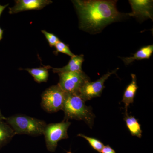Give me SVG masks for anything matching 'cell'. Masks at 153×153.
Listing matches in <instances>:
<instances>
[{"label": "cell", "mask_w": 153, "mask_h": 153, "mask_svg": "<svg viewBox=\"0 0 153 153\" xmlns=\"http://www.w3.org/2000/svg\"><path fill=\"white\" fill-rule=\"evenodd\" d=\"M4 120L0 119V146L6 144L16 134L10 126Z\"/></svg>", "instance_id": "obj_14"}, {"label": "cell", "mask_w": 153, "mask_h": 153, "mask_svg": "<svg viewBox=\"0 0 153 153\" xmlns=\"http://www.w3.org/2000/svg\"><path fill=\"white\" fill-rule=\"evenodd\" d=\"M3 30L0 27V41L3 38Z\"/></svg>", "instance_id": "obj_21"}, {"label": "cell", "mask_w": 153, "mask_h": 153, "mask_svg": "<svg viewBox=\"0 0 153 153\" xmlns=\"http://www.w3.org/2000/svg\"><path fill=\"white\" fill-rule=\"evenodd\" d=\"M59 82L58 85L67 93L78 94L80 88L90 78L83 72L72 71L58 74Z\"/></svg>", "instance_id": "obj_6"}, {"label": "cell", "mask_w": 153, "mask_h": 153, "mask_svg": "<svg viewBox=\"0 0 153 153\" xmlns=\"http://www.w3.org/2000/svg\"><path fill=\"white\" fill-rule=\"evenodd\" d=\"M68 153H71V152H68Z\"/></svg>", "instance_id": "obj_23"}, {"label": "cell", "mask_w": 153, "mask_h": 153, "mask_svg": "<svg viewBox=\"0 0 153 153\" xmlns=\"http://www.w3.org/2000/svg\"><path fill=\"white\" fill-rule=\"evenodd\" d=\"M119 68L107 72L94 82L86 81L79 89L78 95L84 101H88L95 97H99L105 88L104 83L111 75L116 72Z\"/></svg>", "instance_id": "obj_7"}, {"label": "cell", "mask_w": 153, "mask_h": 153, "mask_svg": "<svg viewBox=\"0 0 153 153\" xmlns=\"http://www.w3.org/2000/svg\"><path fill=\"white\" fill-rule=\"evenodd\" d=\"M85 102L78 94L66 93V96L63 109L65 120L74 119L82 120L92 128L95 115L92 108L85 104Z\"/></svg>", "instance_id": "obj_2"}, {"label": "cell", "mask_w": 153, "mask_h": 153, "mask_svg": "<svg viewBox=\"0 0 153 153\" xmlns=\"http://www.w3.org/2000/svg\"><path fill=\"white\" fill-rule=\"evenodd\" d=\"M117 1L75 0L72 1L79 18V27L92 34L100 33L108 25L128 16L120 13Z\"/></svg>", "instance_id": "obj_1"}, {"label": "cell", "mask_w": 153, "mask_h": 153, "mask_svg": "<svg viewBox=\"0 0 153 153\" xmlns=\"http://www.w3.org/2000/svg\"><path fill=\"white\" fill-rule=\"evenodd\" d=\"M132 9L129 16L134 17L140 20L151 19L153 20V1L151 0H130Z\"/></svg>", "instance_id": "obj_8"}, {"label": "cell", "mask_w": 153, "mask_h": 153, "mask_svg": "<svg viewBox=\"0 0 153 153\" xmlns=\"http://www.w3.org/2000/svg\"><path fill=\"white\" fill-rule=\"evenodd\" d=\"M56 51L54 52L55 54L60 52V53H63L70 56L71 57H73L75 56L72 52H71L69 47L67 46L65 43L61 41H59L56 45L55 46Z\"/></svg>", "instance_id": "obj_17"}, {"label": "cell", "mask_w": 153, "mask_h": 153, "mask_svg": "<svg viewBox=\"0 0 153 153\" xmlns=\"http://www.w3.org/2000/svg\"><path fill=\"white\" fill-rule=\"evenodd\" d=\"M66 92L57 84L46 89L41 96V106L49 113L57 112L63 109Z\"/></svg>", "instance_id": "obj_4"}, {"label": "cell", "mask_w": 153, "mask_h": 153, "mask_svg": "<svg viewBox=\"0 0 153 153\" xmlns=\"http://www.w3.org/2000/svg\"><path fill=\"white\" fill-rule=\"evenodd\" d=\"M153 52V45H148L140 49L131 57H122L121 58L126 65H128L135 60L149 59L152 54Z\"/></svg>", "instance_id": "obj_12"}, {"label": "cell", "mask_w": 153, "mask_h": 153, "mask_svg": "<svg viewBox=\"0 0 153 153\" xmlns=\"http://www.w3.org/2000/svg\"><path fill=\"white\" fill-rule=\"evenodd\" d=\"M16 4L9 8V13L16 14L23 11L40 10L52 3L50 0H16Z\"/></svg>", "instance_id": "obj_9"}, {"label": "cell", "mask_w": 153, "mask_h": 153, "mask_svg": "<svg viewBox=\"0 0 153 153\" xmlns=\"http://www.w3.org/2000/svg\"><path fill=\"white\" fill-rule=\"evenodd\" d=\"M131 82L126 88L122 100L125 106L126 113H127L128 108L130 105L133 103L138 88L137 85L136 76L135 74H131Z\"/></svg>", "instance_id": "obj_11"}, {"label": "cell", "mask_w": 153, "mask_h": 153, "mask_svg": "<svg viewBox=\"0 0 153 153\" xmlns=\"http://www.w3.org/2000/svg\"><path fill=\"white\" fill-rule=\"evenodd\" d=\"M101 153H116V152L109 145H108L104 146V147L102 148Z\"/></svg>", "instance_id": "obj_19"}, {"label": "cell", "mask_w": 153, "mask_h": 153, "mask_svg": "<svg viewBox=\"0 0 153 153\" xmlns=\"http://www.w3.org/2000/svg\"><path fill=\"white\" fill-rule=\"evenodd\" d=\"M77 136L81 137L85 139L88 142V143L94 149V150L97 151L98 152L101 153L102 148L104 147V145L101 141L98 139L91 137H88L83 134H79L77 135Z\"/></svg>", "instance_id": "obj_16"}, {"label": "cell", "mask_w": 153, "mask_h": 153, "mask_svg": "<svg viewBox=\"0 0 153 153\" xmlns=\"http://www.w3.org/2000/svg\"><path fill=\"white\" fill-rule=\"evenodd\" d=\"M0 119H1L4 120H5L6 118L4 117L3 116L1 112V110H0Z\"/></svg>", "instance_id": "obj_22"}, {"label": "cell", "mask_w": 153, "mask_h": 153, "mask_svg": "<svg viewBox=\"0 0 153 153\" xmlns=\"http://www.w3.org/2000/svg\"><path fill=\"white\" fill-rule=\"evenodd\" d=\"M51 66H44L40 68H27V71L34 78V80L38 83L46 82L49 77L48 70L51 68Z\"/></svg>", "instance_id": "obj_15"}, {"label": "cell", "mask_w": 153, "mask_h": 153, "mask_svg": "<svg viewBox=\"0 0 153 153\" xmlns=\"http://www.w3.org/2000/svg\"><path fill=\"white\" fill-rule=\"evenodd\" d=\"M5 120L16 134L34 136L43 134L47 125L44 121L22 114L6 118Z\"/></svg>", "instance_id": "obj_3"}, {"label": "cell", "mask_w": 153, "mask_h": 153, "mask_svg": "<svg viewBox=\"0 0 153 153\" xmlns=\"http://www.w3.org/2000/svg\"><path fill=\"white\" fill-rule=\"evenodd\" d=\"M124 120L131 135L141 138L142 136V130L138 120L135 117L129 115L127 113H126Z\"/></svg>", "instance_id": "obj_13"}, {"label": "cell", "mask_w": 153, "mask_h": 153, "mask_svg": "<svg viewBox=\"0 0 153 153\" xmlns=\"http://www.w3.org/2000/svg\"><path fill=\"white\" fill-rule=\"evenodd\" d=\"M71 123L66 120L59 123L47 125L43 134L45 137L46 146L48 151L55 152L58 142L68 138L67 131Z\"/></svg>", "instance_id": "obj_5"}, {"label": "cell", "mask_w": 153, "mask_h": 153, "mask_svg": "<svg viewBox=\"0 0 153 153\" xmlns=\"http://www.w3.org/2000/svg\"><path fill=\"white\" fill-rule=\"evenodd\" d=\"M84 61V56L83 55H75L71 57L68 64L62 68H54L51 67L52 71L55 73H63L66 72L82 71V65Z\"/></svg>", "instance_id": "obj_10"}, {"label": "cell", "mask_w": 153, "mask_h": 153, "mask_svg": "<svg viewBox=\"0 0 153 153\" xmlns=\"http://www.w3.org/2000/svg\"><path fill=\"white\" fill-rule=\"evenodd\" d=\"M8 4L6 5L3 6L0 4V17H1V14L2 13L3 11L8 6Z\"/></svg>", "instance_id": "obj_20"}, {"label": "cell", "mask_w": 153, "mask_h": 153, "mask_svg": "<svg viewBox=\"0 0 153 153\" xmlns=\"http://www.w3.org/2000/svg\"><path fill=\"white\" fill-rule=\"evenodd\" d=\"M41 32L45 36L50 47H55L56 44L60 41L59 38L52 33H48L45 30H42Z\"/></svg>", "instance_id": "obj_18"}]
</instances>
